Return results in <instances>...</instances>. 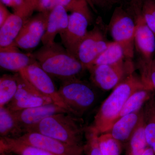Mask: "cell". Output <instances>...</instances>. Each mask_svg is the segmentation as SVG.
Returning <instances> with one entry per match:
<instances>
[{
    "instance_id": "cell-1",
    "label": "cell",
    "mask_w": 155,
    "mask_h": 155,
    "mask_svg": "<svg viewBox=\"0 0 155 155\" xmlns=\"http://www.w3.org/2000/svg\"><path fill=\"white\" fill-rule=\"evenodd\" d=\"M146 87L150 88L143 83L141 78L136 75L134 72L130 73L114 88L103 102L91 127L99 135L109 132L117 121L128 98L134 92Z\"/></svg>"
},
{
    "instance_id": "cell-2",
    "label": "cell",
    "mask_w": 155,
    "mask_h": 155,
    "mask_svg": "<svg viewBox=\"0 0 155 155\" xmlns=\"http://www.w3.org/2000/svg\"><path fill=\"white\" fill-rule=\"evenodd\" d=\"M32 54L51 77L61 81L78 77L86 69L79 60L60 43L54 41L43 45Z\"/></svg>"
},
{
    "instance_id": "cell-3",
    "label": "cell",
    "mask_w": 155,
    "mask_h": 155,
    "mask_svg": "<svg viewBox=\"0 0 155 155\" xmlns=\"http://www.w3.org/2000/svg\"><path fill=\"white\" fill-rule=\"evenodd\" d=\"M86 127L82 118L70 113H60L45 118L28 132H38L84 149L83 138Z\"/></svg>"
},
{
    "instance_id": "cell-4",
    "label": "cell",
    "mask_w": 155,
    "mask_h": 155,
    "mask_svg": "<svg viewBox=\"0 0 155 155\" xmlns=\"http://www.w3.org/2000/svg\"><path fill=\"white\" fill-rule=\"evenodd\" d=\"M58 93L71 114L81 118L94 104L96 94L88 83L78 77L62 81Z\"/></svg>"
},
{
    "instance_id": "cell-5",
    "label": "cell",
    "mask_w": 155,
    "mask_h": 155,
    "mask_svg": "<svg viewBox=\"0 0 155 155\" xmlns=\"http://www.w3.org/2000/svg\"><path fill=\"white\" fill-rule=\"evenodd\" d=\"M132 3L136 24L134 46L140 56L138 67L141 73L148 71L151 67L155 53V35L142 15L139 0H134Z\"/></svg>"
},
{
    "instance_id": "cell-6",
    "label": "cell",
    "mask_w": 155,
    "mask_h": 155,
    "mask_svg": "<svg viewBox=\"0 0 155 155\" xmlns=\"http://www.w3.org/2000/svg\"><path fill=\"white\" fill-rule=\"evenodd\" d=\"M114 41L118 43L124 51L125 59L132 60L134 55L135 20L133 15L122 7L114 10L108 25Z\"/></svg>"
},
{
    "instance_id": "cell-7",
    "label": "cell",
    "mask_w": 155,
    "mask_h": 155,
    "mask_svg": "<svg viewBox=\"0 0 155 155\" xmlns=\"http://www.w3.org/2000/svg\"><path fill=\"white\" fill-rule=\"evenodd\" d=\"M94 84L103 90L115 88L132 72L134 67L132 60L123 61L111 65H91L87 68Z\"/></svg>"
},
{
    "instance_id": "cell-8",
    "label": "cell",
    "mask_w": 155,
    "mask_h": 155,
    "mask_svg": "<svg viewBox=\"0 0 155 155\" xmlns=\"http://www.w3.org/2000/svg\"><path fill=\"white\" fill-rule=\"evenodd\" d=\"M19 73L37 90L51 99L53 103L70 113L69 108L59 95L51 77L37 61L20 70Z\"/></svg>"
},
{
    "instance_id": "cell-9",
    "label": "cell",
    "mask_w": 155,
    "mask_h": 155,
    "mask_svg": "<svg viewBox=\"0 0 155 155\" xmlns=\"http://www.w3.org/2000/svg\"><path fill=\"white\" fill-rule=\"evenodd\" d=\"M37 0H25L0 27V48L13 44L22 26L37 10Z\"/></svg>"
},
{
    "instance_id": "cell-10",
    "label": "cell",
    "mask_w": 155,
    "mask_h": 155,
    "mask_svg": "<svg viewBox=\"0 0 155 155\" xmlns=\"http://www.w3.org/2000/svg\"><path fill=\"white\" fill-rule=\"evenodd\" d=\"M49 12H40L30 17L22 26L12 45L25 50L38 46L45 33Z\"/></svg>"
},
{
    "instance_id": "cell-11",
    "label": "cell",
    "mask_w": 155,
    "mask_h": 155,
    "mask_svg": "<svg viewBox=\"0 0 155 155\" xmlns=\"http://www.w3.org/2000/svg\"><path fill=\"white\" fill-rule=\"evenodd\" d=\"M18 88L12 101L5 107L12 112L53 103L48 97L42 94L19 72L15 74Z\"/></svg>"
},
{
    "instance_id": "cell-12",
    "label": "cell",
    "mask_w": 155,
    "mask_h": 155,
    "mask_svg": "<svg viewBox=\"0 0 155 155\" xmlns=\"http://www.w3.org/2000/svg\"><path fill=\"white\" fill-rule=\"evenodd\" d=\"M111 42L106 38L101 26L98 24L95 25L91 30L88 31L81 43L76 58L87 69Z\"/></svg>"
},
{
    "instance_id": "cell-13",
    "label": "cell",
    "mask_w": 155,
    "mask_h": 155,
    "mask_svg": "<svg viewBox=\"0 0 155 155\" xmlns=\"http://www.w3.org/2000/svg\"><path fill=\"white\" fill-rule=\"evenodd\" d=\"M91 22L82 13L72 12L69 15L67 28L60 34L62 45L76 58L78 47L88 32L87 28Z\"/></svg>"
},
{
    "instance_id": "cell-14",
    "label": "cell",
    "mask_w": 155,
    "mask_h": 155,
    "mask_svg": "<svg viewBox=\"0 0 155 155\" xmlns=\"http://www.w3.org/2000/svg\"><path fill=\"white\" fill-rule=\"evenodd\" d=\"M15 138L25 144L57 155H84V149L72 146L38 132H27Z\"/></svg>"
},
{
    "instance_id": "cell-15",
    "label": "cell",
    "mask_w": 155,
    "mask_h": 155,
    "mask_svg": "<svg viewBox=\"0 0 155 155\" xmlns=\"http://www.w3.org/2000/svg\"><path fill=\"white\" fill-rule=\"evenodd\" d=\"M13 113L23 134L28 132L47 117L60 113H69L67 110L54 103L27 108Z\"/></svg>"
},
{
    "instance_id": "cell-16",
    "label": "cell",
    "mask_w": 155,
    "mask_h": 155,
    "mask_svg": "<svg viewBox=\"0 0 155 155\" xmlns=\"http://www.w3.org/2000/svg\"><path fill=\"white\" fill-rule=\"evenodd\" d=\"M36 61L32 54L22 53L13 45L0 48V66L6 70L19 72Z\"/></svg>"
},
{
    "instance_id": "cell-17",
    "label": "cell",
    "mask_w": 155,
    "mask_h": 155,
    "mask_svg": "<svg viewBox=\"0 0 155 155\" xmlns=\"http://www.w3.org/2000/svg\"><path fill=\"white\" fill-rule=\"evenodd\" d=\"M69 17L67 11L62 6H57L50 11L46 30L42 39L43 45L54 41L56 35H60L67 28Z\"/></svg>"
},
{
    "instance_id": "cell-18",
    "label": "cell",
    "mask_w": 155,
    "mask_h": 155,
    "mask_svg": "<svg viewBox=\"0 0 155 155\" xmlns=\"http://www.w3.org/2000/svg\"><path fill=\"white\" fill-rule=\"evenodd\" d=\"M142 112V108L138 112L119 118L114 123L108 132L122 144L127 143L140 120Z\"/></svg>"
},
{
    "instance_id": "cell-19",
    "label": "cell",
    "mask_w": 155,
    "mask_h": 155,
    "mask_svg": "<svg viewBox=\"0 0 155 155\" xmlns=\"http://www.w3.org/2000/svg\"><path fill=\"white\" fill-rule=\"evenodd\" d=\"M61 6L72 13L78 12L92 20L91 13L86 0H37V10L40 12H49L55 7Z\"/></svg>"
},
{
    "instance_id": "cell-20",
    "label": "cell",
    "mask_w": 155,
    "mask_h": 155,
    "mask_svg": "<svg viewBox=\"0 0 155 155\" xmlns=\"http://www.w3.org/2000/svg\"><path fill=\"white\" fill-rule=\"evenodd\" d=\"M1 153H11L17 155H57L36 147L25 144L17 139L1 137Z\"/></svg>"
},
{
    "instance_id": "cell-21",
    "label": "cell",
    "mask_w": 155,
    "mask_h": 155,
    "mask_svg": "<svg viewBox=\"0 0 155 155\" xmlns=\"http://www.w3.org/2000/svg\"><path fill=\"white\" fill-rule=\"evenodd\" d=\"M126 155H142L148 147L142 112L140 120L126 143Z\"/></svg>"
},
{
    "instance_id": "cell-22",
    "label": "cell",
    "mask_w": 155,
    "mask_h": 155,
    "mask_svg": "<svg viewBox=\"0 0 155 155\" xmlns=\"http://www.w3.org/2000/svg\"><path fill=\"white\" fill-rule=\"evenodd\" d=\"M23 134L14 113L6 107L0 108V135L17 138Z\"/></svg>"
},
{
    "instance_id": "cell-23",
    "label": "cell",
    "mask_w": 155,
    "mask_h": 155,
    "mask_svg": "<svg viewBox=\"0 0 155 155\" xmlns=\"http://www.w3.org/2000/svg\"><path fill=\"white\" fill-rule=\"evenodd\" d=\"M151 90L152 89L146 87L134 92L125 103L117 120L123 116L141 110L144 104L150 99Z\"/></svg>"
},
{
    "instance_id": "cell-24",
    "label": "cell",
    "mask_w": 155,
    "mask_h": 155,
    "mask_svg": "<svg viewBox=\"0 0 155 155\" xmlns=\"http://www.w3.org/2000/svg\"><path fill=\"white\" fill-rule=\"evenodd\" d=\"M18 83L14 75L5 74L0 78V108L5 107L12 101L17 92Z\"/></svg>"
},
{
    "instance_id": "cell-25",
    "label": "cell",
    "mask_w": 155,
    "mask_h": 155,
    "mask_svg": "<svg viewBox=\"0 0 155 155\" xmlns=\"http://www.w3.org/2000/svg\"><path fill=\"white\" fill-rule=\"evenodd\" d=\"M125 59L122 47L118 43L113 41L96 59L91 65H111L119 63Z\"/></svg>"
},
{
    "instance_id": "cell-26",
    "label": "cell",
    "mask_w": 155,
    "mask_h": 155,
    "mask_svg": "<svg viewBox=\"0 0 155 155\" xmlns=\"http://www.w3.org/2000/svg\"><path fill=\"white\" fill-rule=\"evenodd\" d=\"M98 143L102 155H120L122 143L109 132L102 134L98 137Z\"/></svg>"
},
{
    "instance_id": "cell-27",
    "label": "cell",
    "mask_w": 155,
    "mask_h": 155,
    "mask_svg": "<svg viewBox=\"0 0 155 155\" xmlns=\"http://www.w3.org/2000/svg\"><path fill=\"white\" fill-rule=\"evenodd\" d=\"M139 2L142 15L155 35V0H139Z\"/></svg>"
},
{
    "instance_id": "cell-28",
    "label": "cell",
    "mask_w": 155,
    "mask_h": 155,
    "mask_svg": "<svg viewBox=\"0 0 155 155\" xmlns=\"http://www.w3.org/2000/svg\"><path fill=\"white\" fill-rule=\"evenodd\" d=\"M99 136L90 126L86 127L84 146V153L87 155H102L98 143Z\"/></svg>"
},
{
    "instance_id": "cell-29",
    "label": "cell",
    "mask_w": 155,
    "mask_h": 155,
    "mask_svg": "<svg viewBox=\"0 0 155 155\" xmlns=\"http://www.w3.org/2000/svg\"><path fill=\"white\" fill-rule=\"evenodd\" d=\"M140 77L147 86L155 90V63L153 60L149 70L141 74Z\"/></svg>"
},
{
    "instance_id": "cell-30",
    "label": "cell",
    "mask_w": 155,
    "mask_h": 155,
    "mask_svg": "<svg viewBox=\"0 0 155 155\" xmlns=\"http://www.w3.org/2000/svg\"><path fill=\"white\" fill-rule=\"evenodd\" d=\"M11 13L6 8L5 5L1 2L0 4V27L2 26L10 15Z\"/></svg>"
},
{
    "instance_id": "cell-31",
    "label": "cell",
    "mask_w": 155,
    "mask_h": 155,
    "mask_svg": "<svg viewBox=\"0 0 155 155\" xmlns=\"http://www.w3.org/2000/svg\"><path fill=\"white\" fill-rule=\"evenodd\" d=\"M25 1V0H1V2L5 5L11 7L14 10L22 5Z\"/></svg>"
},
{
    "instance_id": "cell-32",
    "label": "cell",
    "mask_w": 155,
    "mask_h": 155,
    "mask_svg": "<svg viewBox=\"0 0 155 155\" xmlns=\"http://www.w3.org/2000/svg\"><path fill=\"white\" fill-rule=\"evenodd\" d=\"M86 1L93 8H94V5L103 7L107 3L106 0H86Z\"/></svg>"
},
{
    "instance_id": "cell-33",
    "label": "cell",
    "mask_w": 155,
    "mask_h": 155,
    "mask_svg": "<svg viewBox=\"0 0 155 155\" xmlns=\"http://www.w3.org/2000/svg\"><path fill=\"white\" fill-rule=\"evenodd\" d=\"M142 155H155V153L152 149L149 147Z\"/></svg>"
},
{
    "instance_id": "cell-34",
    "label": "cell",
    "mask_w": 155,
    "mask_h": 155,
    "mask_svg": "<svg viewBox=\"0 0 155 155\" xmlns=\"http://www.w3.org/2000/svg\"><path fill=\"white\" fill-rule=\"evenodd\" d=\"M106 1L107 2L114 3L116 2L119 1V0H106Z\"/></svg>"
},
{
    "instance_id": "cell-35",
    "label": "cell",
    "mask_w": 155,
    "mask_h": 155,
    "mask_svg": "<svg viewBox=\"0 0 155 155\" xmlns=\"http://www.w3.org/2000/svg\"><path fill=\"white\" fill-rule=\"evenodd\" d=\"M153 61H154V62L155 63V53Z\"/></svg>"
}]
</instances>
